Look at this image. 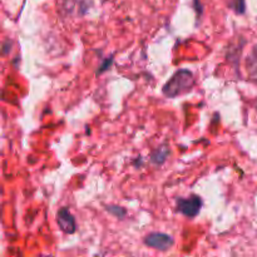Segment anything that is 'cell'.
<instances>
[{"label":"cell","instance_id":"6","mask_svg":"<svg viewBox=\"0 0 257 257\" xmlns=\"http://www.w3.org/2000/svg\"><path fill=\"white\" fill-rule=\"evenodd\" d=\"M168 155H170V150H168L166 146H161V147H158L157 150H155L152 153H151L150 160L151 162L155 163V165L161 166L166 162Z\"/></svg>","mask_w":257,"mask_h":257},{"label":"cell","instance_id":"2","mask_svg":"<svg viewBox=\"0 0 257 257\" xmlns=\"http://www.w3.org/2000/svg\"><path fill=\"white\" fill-rule=\"evenodd\" d=\"M202 198L193 195L190 198H177V211L187 217H196L202 207Z\"/></svg>","mask_w":257,"mask_h":257},{"label":"cell","instance_id":"5","mask_svg":"<svg viewBox=\"0 0 257 257\" xmlns=\"http://www.w3.org/2000/svg\"><path fill=\"white\" fill-rule=\"evenodd\" d=\"M245 65L248 78H250L252 82L257 83V44L253 45L250 54L246 57Z\"/></svg>","mask_w":257,"mask_h":257},{"label":"cell","instance_id":"8","mask_svg":"<svg viewBox=\"0 0 257 257\" xmlns=\"http://www.w3.org/2000/svg\"><path fill=\"white\" fill-rule=\"evenodd\" d=\"M230 8L235 10L236 14H245V10H246L245 0H231Z\"/></svg>","mask_w":257,"mask_h":257},{"label":"cell","instance_id":"3","mask_svg":"<svg viewBox=\"0 0 257 257\" xmlns=\"http://www.w3.org/2000/svg\"><path fill=\"white\" fill-rule=\"evenodd\" d=\"M145 243L151 248L158 251H168L175 245V238L167 233L152 232L145 237Z\"/></svg>","mask_w":257,"mask_h":257},{"label":"cell","instance_id":"9","mask_svg":"<svg viewBox=\"0 0 257 257\" xmlns=\"http://www.w3.org/2000/svg\"><path fill=\"white\" fill-rule=\"evenodd\" d=\"M112 60H113V58H109V59H107V62H105L104 64L102 65V68H99V70L97 72V74H99V73H103L105 69H108V68H109V65L112 64Z\"/></svg>","mask_w":257,"mask_h":257},{"label":"cell","instance_id":"1","mask_svg":"<svg viewBox=\"0 0 257 257\" xmlns=\"http://www.w3.org/2000/svg\"><path fill=\"white\" fill-rule=\"evenodd\" d=\"M195 85L193 73L188 69H180L171 77V79L163 85L162 93L168 98H176L178 95L187 94Z\"/></svg>","mask_w":257,"mask_h":257},{"label":"cell","instance_id":"7","mask_svg":"<svg viewBox=\"0 0 257 257\" xmlns=\"http://www.w3.org/2000/svg\"><path fill=\"white\" fill-rule=\"evenodd\" d=\"M105 210H107L110 215H113L117 218H124L125 215H127V210H125L124 207H120V206H105Z\"/></svg>","mask_w":257,"mask_h":257},{"label":"cell","instance_id":"4","mask_svg":"<svg viewBox=\"0 0 257 257\" xmlns=\"http://www.w3.org/2000/svg\"><path fill=\"white\" fill-rule=\"evenodd\" d=\"M57 222L60 230L67 235H72L77 230V225H75V218L69 210L65 207L60 208L57 212Z\"/></svg>","mask_w":257,"mask_h":257}]
</instances>
